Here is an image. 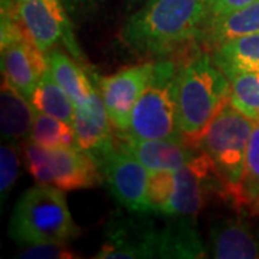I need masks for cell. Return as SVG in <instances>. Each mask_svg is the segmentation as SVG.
<instances>
[{
	"label": "cell",
	"mask_w": 259,
	"mask_h": 259,
	"mask_svg": "<svg viewBox=\"0 0 259 259\" xmlns=\"http://www.w3.org/2000/svg\"><path fill=\"white\" fill-rule=\"evenodd\" d=\"M206 0H144L120 32L121 42L140 56L180 59L197 49Z\"/></svg>",
	"instance_id": "obj_1"
},
{
	"label": "cell",
	"mask_w": 259,
	"mask_h": 259,
	"mask_svg": "<svg viewBox=\"0 0 259 259\" xmlns=\"http://www.w3.org/2000/svg\"><path fill=\"white\" fill-rule=\"evenodd\" d=\"M231 97V81L210 54L197 48L180 58L177 105L183 140L197 148L214 115Z\"/></svg>",
	"instance_id": "obj_2"
},
{
	"label": "cell",
	"mask_w": 259,
	"mask_h": 259,
	"mask_svg": "<svg viewBox=\"0 0 259 259\" xmlns=\"http://www.w3.org/2000/svg\"><path fill=\"white\" fill-rule=\"evenodd\" d=\"M253 127L255 121L238 111L228 101L197 143V148L209 157L221 180L223 202L231 204L236 212L245 210L242 179L246 147Z\"/></svg>",
	"instance_id": "obj_3"
},
{
	"label": "cell",
	"mask_w": 259,
	"mask_h": 259,
	"mask_svg": "<svg viewBox=\"0 0 259 259\" xmlns=\"http://www.w3.org/2000/svg\"><path fill=\"white\" fill-rule=\"evenodd\" d=\"M8 233L20 248L42 243H69L81 229L69 212L65 190L49 185L20 194L10 214Z\"/></svg>",
	"instance_id": "obj_4"
},
{
	"label": "cell",
	"mask_w": 259,
	"mask_h": 259,
	"mask_svg": "<svg viewBox=\"0 0 259 259\" xmlns=\"http://www.w3.org/2000/svg\"><path fill=\"white\" fill-rule=\"evenodd\" d=\"M148 196L154 214L196 219L213 196L223 200V189L209 157L199 151L177 171L150 173Z\"/></svg>",
	"instance_id": "obj_5"
},
{
	"label": "cell",
	"mask_w": 259,
	"mask_h": 259,
	"mask_svg": "<svg viewBox=\"0 0 259 259\" xmlns=\"http://www.w3.org/2000/svg\"><path fill=\"white\" fill-rule=\"evenodd\" d=\"M179 69L180 59L156 61L147 88L133 110L128 130L121 134L140 140L185 141L177 105Z\"/></svg>",
	"instance_id": "obj_6"
},
{
	"label": "cell",
	"mask_w": 259,
	"mask_h": 259,
	"mask_svg": "<svg viewBox=\"0 0 259 259\" xmlns=\"http://www.w3.org/2000/svg\"><path fill=\"white\" fill-rule=\"evenodd\" d=\"M22 153L28 171L39 185L71 192L104 183L95 160L78 146L48 150L28 139L22 144Z\"/></svg>",
	"instance_id": "obj_7"
},
{
	"label": "cell",
	"mask_w": 259,
	"mask_h": 259,
	"mask_svg": "<svg viewBox=\"0 0 259 259\" xmlns=\"http://www.w3.org/2000/svg\"><path fill=\"white\" fill-rule=\"evenodd\" d=\"M16 6L23 28L40 51L47 54L54 48H65L78 62L88 65L62 0H16Z\"/></svg>",
	"instance_id": "obj_8"
},
{
	"label": "cell",
	"mask_w": 259,
	"mask_h": 259,
	"mask_svg": "<svg viewBox=\"0 0 259 259\" xmlns=\"http://www.w3.org/2000/svg\"><path fill=\"white\" fill-rule=\"evenodd\" d=\"M97 164L102 182L121 207L131 213H153L148 196L150 171L133 154L115 143V147L105 153Z\"/></svg>",
	"instance_id": "obj_9"
},
{
	"label": "cell",
	"mask_w": 259,
	"mask_h": 259,
	"mask_svg": "<svg viewBox=\"0 0 259 259\" xmlns=\"http://www.w3.org/2000/svg\"><path fill=\"white\" fill-rule=\"evenodd\" d=\"M158 229L150 214L115 213L107 221L102 245L94 258H157Z\"/></svg>",
	"instance_id": "obj_10"
},
{
	"label": "cell",
	"mask_w": 259,
	"mask_h": 259,
	"mask_svg": "<svg viewBox=\"0 0 259 259\" xmlns=\"http://www.w3.org/2000/svg\"><path fill=\"white\" fill-rule=\"evenodd\" d=\"M156 61L128 65L111 75L102 76L90 69L115 133H125L130 127L131 114L146 91Z\"/></svg>",
	"instance_id": "obj_11"
},
{
	"label": "cell",
	"mask_w": 259,
	"mask_h": 259,
	"mask_svg": "<svg viewBox=\"0 0 259 259\" xmlns=\"http://www.w3.org/2000/svg\"><path fill=\"white\" fill-rule=\"evenodd\" d=\"M75 144L87 151L95 163L115 147V130L97 85L82 102L75 105Z\"/></svg>",
	"instance_id": "obj_12"
},
{
	"label": "cell",
	"mask_w": 259,
	"mask_h": 259,
	"mask_svg": "<svg viewBox=\"0 0 259 259\" xmlns=\"http://www.w3.org/2000/svg\"><path fill=\"white\" fill-rule=\"evenodd\" d=\"M0 51L3 79L30 102L37 83L49 69L47 54L40 51L29 36L0 47Z\"/></svg>",
	"instance_id": "obj_13"
},
{
	"label": "cell",
	"mask_w": 259,
	"mask_h": 259,
	"mask_svg": "<svg viewBox=\"0 0 259 259\" xmlns=\"http://www.w3.org/2000/svg\"><path fill=\"white\" fill-rule=\"evenodd\" d=\"M115 143L133 154L150 173L177 171L197 156L199 148L177 140H140L115 133Z\"/></svg>",
	"instance_id": "obj_14"
},
{
	"label": "cell",
	"mask_w": 259,
	"mask_h": 259,
	"mask_svg": "<svg viewBox=\"0 0 259 259\" xmlns=\"http://www.w3.org/2000/svg\"><path fill=\"white\" fill-rule=\"evenodd\" d=\"M207 256L214 259H259V239L236 216H214L207 229Z\"/></svg>",
	"instance_id": "obj_15"
},
{
	"label": "cell",
	"mask_w": 259,
	"mask_h": 259,
	"mask_svg": "<svg viewBox=\"0 0 259 259\" xmlns=\"http://www.w3.org/2000/svg\"><path fill=\"white\" fill-rule=\"evenodd\" d=\"M259 33V0L245 8L210 19L202 26L197 44L210 51L229 39Z\"/></svg>",
	"instance_id": "obj_16"
},
{
	"label": "cell",
	"mask_w": 259,
	"mask_h": 259,
	"mask_svg": "<svg viewBox=\"0 0 259 259\" xmlns=\"http://www.w3.org/2000/svg\"><path fill=\"white\" fill-rule=\"evenodd\" d=\"M170 222L158 231L157 258H209L207 248L192 218H168Z\"/></svg>",
	"instance_id": "obj_17"
},
{
	"label": "cell",
	"mask_w": 259,
	"mask_h": 259,
	"mask_svg": "<svg viewBox=\"0 0 259 259\" xmlns=\"http://www.w3.org/2000/svg\"><path fill=\"white\" fill-rule=\"evenodd\" d=\"M36 117L33 105L3 79L0 90V130L2 139L12 144H23L30 137Z\"/></svg>",
	"instance_id": "obj_18"
},
{
	"label": "cell",
	"mask_w": 259,
	"mask_h": 259,
	"mask_svg": "<svg viewBox=\"0 0 259 259\" xmlns=\"http://www.w3.org/2000/svg\"><path fill=\"white\" fill-rule=\"evenodd\" d=\"M48 66L56 82L71 97L74 104L82 102L95 88L91 72L87 65L81 64L66 49L58 47L47 52Z\"/></svg>",
	"instance_id": "obj_19"
},
{
	"label": "cell",
	"mask_w": 259,
	"mask_h": 259,
	"mask_svg": "<svg viewBox=\"0 0 259 259\" xmlns=\"http://www.w3.org/2000/svg\"><path fill=\"white\" fill-rule=\"evenodd\" d=\"M207 52L228 78L259 72V33L229 39Z\"/></svg>",
	"instance_id": "obj_20"
},
{
	"label": "cell",
	"mask_w": 259,
	"mask_h": 259,
	"mask_svg": "<svg viewBox=\"0 0 259 259\" xmlns=\"http://www.w3.org/2000/svg\"><path fill=\"white\" fill-rule=\"evenodd\" d=\"M36 112L48 114L74 125L75 104L48 69L30 98Z\"/></svg>",
	"instance_id": "obj_21"
},
{
	"label": "cell",
	"mask_w": 259,
	"mask_h": 259,
	"mask_svg": "<svg viewBox=\"0 0 259 259\" xmlns=\"http://www.w3.org/2000/svg\"><path fill=\"white\" fill-rule=\"evenodd\" d=\"M29 139L48 150L76 146L74 125L42 112H36Z\"/></svg>",
	"instance_id": "obj_22"
},
{
	"label": "cell",
	"mask_w": 259,
	"mask_h": 259,
	"mask_svg": "<svg viewBox=\"0 0 259 259\" xmlns=\"http://www.w3.org/2000/svg\"><path fill=\"white\" fill-rule=\"evenodd\" d=\"M229 102L248 118L259 122V72H243L229 78Z\"/></svg>",
	"instance_id": "obj_23"
},
{
	"label": "cell",
	"mask_w": 259,
	"mask_h": 259,
	"mask_svg": "<svg viewBox=\"0 0 259 259\" xmlns=\"http://www.w3.org/2000/svg\"><path fill=\"white\" fill-rule=\"evenodd\" d=\"M242 192L245 210H249L250 204L259 199V122H255L246 147Z\"/></svg>",
	"instance_id": "obj_24"
},
{
	"label": "cell",
	"mask_w": 259,
	"mask_h": 259,
	"mask_svg": "<svg viewBox=\"0 0 259 259\" xmlns=\"http://www.w3.org/2000/svg\"><path fill=\"white\" fill-rule=\"evenodd\" d=\"M20 158H19L18 146L12 143H3L0 147V196L2 202L9 196L15 182L19 177Z\"/></svg>",
	"instance_id": "obj_25"
},
{
	"label": "cell",
	"mask_w": 259,
	"mask_h": 259,
	"mask_svg": "<svg viewBox=\"0 0 259 259\" xmlns=\"http://www.w3.org/2000/svg\"><path fill=\"white\" fill-rule=\"evenodd\" d=\"M18 258L25 259H74L78 258L68 243H42L23 246L16 255Z\"/></svg>",
	"instance_id": "obj_26"
},
{
	"label": "cell",
	"mask_w": 259,
	"mask_h": 259,
	"mask_svg": "<svg viewBox=\"0 0 259 259\" xmlns=\"http://www.w3.org/2000/svg\"><path fill=\"white\" fill-rule=\"evenodd\" d=\"M102 2L104 0H62L68 13L76 25H81L93 19L98 13Z\"/></svg>",
	"instance_id": "obj_27"
},
{
	"label": "cell",
	"mask_w": 259,
	"mask_h": 259,
	"mask_svg": "<svg viewBox=\"0 0 259 259\" xmlns=\"http://www.w3.org/2000/svg\"><path fill=\"white\" fill-rule=\"evenodd\" d=\"M258 0H206V18L204 23L207 20L219 18L222 15H226L229 12L245 8L250 3H255ZM203 23V25H204Z\"/></svg>",
	"instance_id": "obj_28"
},
{
	"label": "cell",
	"mask_w": 259,
	"mask_h": 259,
	"mask_svg": "<svg viewBox=\"0 0 259 259\" xmlns=\"http://www.w3.org/2000/svg\"><path fill=\"white\" fill-rule=\"evenodd\" d=\"M248 212H250L252 214H258L259 216V199L255 202V203H252L250 204V207H249V210Z\"/></svg>",
	"instance_id": "obj_29"
},
{
	"label": "cell",
	"mask_w": 259,
	"mask_h": 259,
	"mask_svg": "<svg viewBox=\"0 0 259 259\" xmlns=\"http://www.w3.org/2000/svg\"><path fill=\"white\" fill-rule=\"evenodd\" d=\"M125 2H127V5H128L130 8H133V6H137L139 3L144 2V0H125Z\"/></svg>",
	"instance_id": "obj_30"
}]
</instances>
